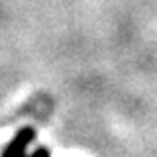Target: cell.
<instances>
[{
	"mask_svg": "<svg viewBox=\"0 0 157 157\" xmlns=\"http://www.w3.org/2000/svg\"><path fill=\"white\" fill-rule=\"evenodd\" d=\"M35 133L31 131V128H23V131H18L17 137L8 143L4 151H2V157H27V147L29 143L33 141Z\"/></svg>",
	"mask_w": 157,
	"mask_h": 157,
	"instance_id": "cell-1",
	"label": "cell"
},
{
	"mask_svg": "<svg viewBox=\"0 0 157 157\" xmlns=\"http://www.w3.org/2000/svg\"><path fill=\"white\" fill-rule=\"evenodd\" d=\"M29 157H49V151H47V149H37V151Z\"/></svg>",
	"mask_w": 157,
	"mask_h": 157,
	"instance_id": "cell-2",
	"label": "cell"
}]
</instances>
